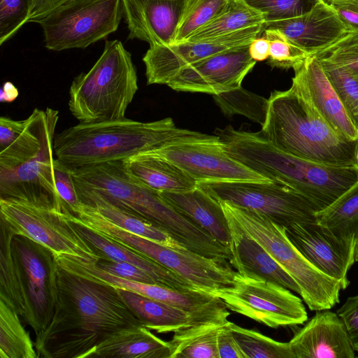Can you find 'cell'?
<instances>
[{
	"mask_svg": "<svg viewBox=\"0 0 358 358\" xmlns=\"http://www.w3.org/2000/svg\"><path fill=\"white\" fill-rule=\"evenodd\" d=\"M270 40L264 36L253 39L249 45L251 57L256 62L264 61L269 57Z\"/></svg>",
	"mask_w": 358,
	"mask_h": 358,
	"instance_id": "681fc988",
	"label": "cell"
},
{
	"mask_svg": "<svg viewBox=\"0 0 358 358\" xmlns=\"http://www.w3.org/2000/svg\"><path fill=\"white\" fill-rule=\"evenodd\" d=\"M227 219L231 236L229 263L237 272L243 276L275 282L300 294L297 283L266 250L233 220Z\"/></svg>",
	"mask_w": 358,
	"mask_h": 358,
	"instance_id": "cb8c5ba5",
	"label": "cell"
},
{
	"mask_svg": "<svg viewBox=\"0 0 358 358\" xmlns=\"http://www.w3.org/2000/svg\"><path fill=\"white\" fill-rule=\"evenodd\" d=\"M66 220L70 222L77 234L101 258H107L134 265L148 273L155 280L156 283L159 285L185 292L200 291L179 275L151 259L110 240L85 226L75 222Z\"/></svg>",
	"mask_w": 358,
	"mask_h": 358,
	"instance_id": "d4e9b609",
	"label": "cell"
},
{
	"mask_svg": "<svg viewBox=\"0 0 358 358\" xmlns=\"http://www.w3.org/2000/svg\"><path fill=\"white\" fill-rule=\"evenodd\" d=\"M95 264L103 271L120 278L146 283L157 284L145 271L131 264L101 258Z\"/></svg>",
	"mask_w": 358,
	"mask_h": 358,
	"instance_id": "ee69618b",
	"label": "cell"
},
{
	"mask_svg": "<svg viewBox=\"0 0 358 358\" xmlns=\"http://www.w3.org/2000/svg\"><path fill=\"white\" fill-rule=\"evenodd\" d=\"M85 226L157 262L202 292L211 294L231 285L237 273L228 260L207 257L187 249L172 248L133 234L96 210L87 216Z\"/></svg>",
	"mask_w": 358,
	"mask_h": 358,
	"instance_id": "9c48e42d",
	"label": "cell"
},
{
	"mask_svg": "<svg viewBox=\"0 0 358 358\" xmlns=\"http://www.w3.org/2000/svg\"><path fill=\"white\" fill-rule=\"evenodd\" d=\"M119 292L143 327L157 333H174L202 324L187 313L165 303L125 289H119Z\"/></svg>",
	"mask_w": 358,
	"mask_h": 358,
	"instance_id": "f1b7e54d",
	"label": "cell"
},
{
	"mask_svg": "<svg viewBox=\"0 0 358 358\" xmlns=\"http://www.w3.org/2000/svg\"><path fill=\"white\" fill-rule=\"evenodd\" d=\"M228 322L194 324L173 333L171 358H219L217 336Z\"/></svg>",
	"mask_w": 358,
	"mask_h": 358,
	"instance_id": "4dcf8cb0",
	"label": "cell"
},
{
	"mask_svg": "<svg viewBox=\"0 0 358 358\" xmlns=\"http://www.w3.org/2000/svg\"><path fill=\"white\" fill-rule=\"evenodd\" d=\"M285 231L315 268L340 282L343 289L348 287V273L355 262V239L341 236L317 221L294 224Z\"/></svg>",
	"mask_w": 358,
	"mask_h": 358,
	"instance_id": "2e32d148",
	"label": "cell"
},
{
	"mask_svg": "<svg viewBox=\"0 0 358 358\" xmlns=\"http://www.w3.org/2000/svg\"><path fill=\"white\" fill-rule=\"evenodd\" d=\"M198 186L218 201L261 213L284 227L316 222L315 207L296 190L268 181L199 182Z\"/></svg>",
	"mask_w": 358,
	"mask_h": 358,
	"instance_id": "7c38bea8",
	"label": "cell"
},
{
	"mask_svg": "<svg viewBox=\"0 0 358 358\" xmlns=\"http://www.w3.org/2000/svg\"><path fill=\"white\" fill-rule=\"evenodd\" d=\"M155 152L199 182L270 180L234 158L220 138L180 143Z\"/></svg>",
	"mask_w": 358,
	"mask_h": 358,
	"instance_id": "9a60e30c",
	"label": "cell"
},
{
	"mask_svg": "<svg viewBox=\"0 0 358 358\" xmlns=\"http://www.w3.org/2000/svg\"><path fill=\"white\" fill-rule=\"evenodd\" d=\"M54 173L57 194L65 208L74 213L78 210L80 201L76 191L72 171L55 158Z\"/></svg>",
	"mask_w": 358,
	"mask_h": 358,
	"instance_id": "7bdbcfd3",
	"label": "cell"
},
{
	"mask_svg": "<svg viewBox=\"0 0 358 358\" xmlns=\"http://www.w3.org/2000/svg\"><path fill=\"white\" fill-rule=\"evenodd\" d=\"M57 122L49 128L39 153L10 170H0V197H50L62 205L55 186L53 144Z\"/></svg>",
	"mask_w": 358,
	"mask_h": 358,
	"instance_id": "ffe728a7",
	"label": "cell"
},
{
	"mask_svg": "<svg viewBox=\"0 0 358 358\" xmlns=\"http://www.w3.org/2000/svg\"><path fill=\"white\" fill-rule=\"evenodd\" d=\"M294 358H354L345 327L329 309L318 310L289 342Z\"/></svg>",
	"mask_w": 358,
	"mask_h": 358,
	"instance_id": "7402d4cb",
	"label": "cell"
},
{
	"mask_svg": "<svg viewBox=\"0 0 358 358\" xmlns=\"http://www.w3.org/2000/svg\"><path fill=\"white\" fill-rule=\"evenodd\" d=\"M68 0H33L29 22H36L45 17Z\"/></svg>",
	"mask_w": 358,
	"mask_h": 358,
	"instance_id": "c3c4849f",
	"label": "cell"
},
{
	"mask_svg": "<svg viewBox=\"0 0 358 358\" xmlns=\"http://www.w3.org/2000/svg\"><path fill=\"white\" fill-rule=\"evenodd\" d=\"M190 0H121L128 38L150 45L174 43L176 32Z\"/></svg>",
	"mask_w": 358,
	"mask_h": 358,
	"instance_id": "d6986e66",
	"label": "cell"
},
{
	"mask_svg": "<svg viewBox=\"0 0 358 358\" xmlns=\"http://www.w3.org/2000/svg\"><path fill=\"white\" fill-rule=\"evenodd\" d=\"M329 5L345 26L358 33V0L334 1Z\"/></svg>",
	"mask_w": 358,
	"mask_h": 358,
	"instance_id": "7dc6e473",
	"label": "cell"
},
{
	"mask_svg": "<svg viewBox=\"0 0 358 358\" xmlns=\"http://www.w3.org/2000/svg\"><path fill=\"white\" fill-rule=\"evenodd\" d=\"M336 313L345 327L355 351L358 352V295L348 298Z\"/></svg>",
	"mask_w": 358,
	"mask_h": 358,
	"instance_id": "f6af8a7d",
	"label": "cell"
},
{
	"mask_svg": "<svg viewBox=\"0 0 358 358\" xmlns=\"http://www.w3.org/2000/svg\"><path fill=\"white\" fill-rule=\"evenodd\" d=\"M246 45L225 50L180 71L167 84L179 92L218 94L241 87L256 64Z\"/></svg>",
	"mask_w": 358,
	"mask_h": 358,
	"instance_id": "e0dca14e",
	"label": "cell"
},
{
	"mask_svg": "<svg viewBox=\"0 0 358 358\" xmlns=\"http://www.w3.org/2000/svg\"><path fill=\"white\" fill-rule=\"evenodd\" d=\"M292 86L295 87L338 134L358 139L356 129L336 91L315 55L295 68Z\"/></svg>",
	"mask_w": 358,
	"mask_h": 358,
	"instance_id": "603a6c76",
	"label": "cell"
},
{
	"mask_svg": "<svg viewBox=\"0 0 358 358\" xmlns=\"http://www.w3.org/2000/svg\"><path fill=\"white\" fill-rule=\"evenodd\" d=\"M348 1V0H328V1L327 3L329 4L334 1Z\"/></svg>",
	"mask_w": 358,
	"mask_h": 358,
	"instance_id": "db71d44e",
	"label": "cell"
},
{
	"mask_svg": "<svg viewBox=\"0 0 358 358\" xmlns=\"http://www.w3.org/2000/svg\"><path fill=\"white\" fill-rule=\"evenodd\" d=\"M213 96L224 115H242L262 127L264 124L268 112V99L241 87Z\"/></svg>",
	"mask_w": 358,
	"mask_h": 358,
	"instance_id": "e575fe53",
	"label": "cell"
},
{
	"mask_svg": "<svg viewBox=\"0 0 358 358\" xmlns=\"http://www.w3.org/2000/svg\"><path fill=\"white\" fill-rule=\"evenodd\" d=\"M58 296L52 318L36 336L38 358H87L115 333L143 327L119 289L58 265Z\"/></svg>",
	"mask_w": 358,
	"mask_h": 358,
	"instance_id": "6da1fadb",
	"label": "cell"
},
{
	"mask_svg": "<svg viewBox=\"0 0 358 358\" xmlns=\"http://www.w3.org/2000/svg\"><path fill=\"white\" fill-rule=\"evenodd\" d=\"M330 60L358 77V33L352 31L315 55Z\"/></svg>",
	"mask_w": 358,
	"mask_h": 358,
	"instance_id": "b9f144b4",
	"label": "cell"
},
{
	"mask_svg": "<svg viewBox=\"0 0 358 358\" xmlns=\"http://www.w3.org/2000/svg\"><path fill=\"white\" fill-rule=\"evenodd\" d=\"M317 1H324L326 3L328 1V0H317Z\"/></svg>",
	"mask_w": 358,
	"mask_h": 358,
	"instance_id": "11a10c76",
	"label": "cell"
},
{
	"mask_svg": "<svg viewBox=\"0 0 358 358\" xmlns=\"http://www.w3.org/2000/svg\"><path fill=\"white\" fill-rule=\"evenodd\" d=\"M211 294L220 298L228 310L271 328L303 324L308 320L301 299L289 289L238 272L231 285Z\"/></svg>",
	"mask_w": 358,
	"mask_h": 358,
	"instance_id": "4fadbf2b",
	"label": "cell"
},
{
	"mask_svg": "<svg viewBox=\"0 0 358 358\" xmlns=\"http://www.w3.org/2000/svg\"><path fill=\"white\" fill-rule=\"evenodd\" d=\"M264 31L278 34L306 52L316 55L352 32L331 5L319 1L299 16L265 22Z\"/></svg>",
	"mask_w": 358,
	"mask_h": 358,
	"instance_id": "ac0fdd59",
	"label": "cell"
},
{
	"mask_svg": "<svg viewBox=\"0 0 358 358\" xmlns=\"http://www.w3.org/2000/svg\"><path fill=\"white\" fill-rule=\"evenodd\" d=\"M124 162L134 177L159 192H185L198 186V182L178 165L155 152L138 155Z\"/></svg>",
	"mask_w": 358,
	"mask_h": 358,
	"instance_id": "83f0119b",
	"label": "cell"
},
{
	"mask_svg": "<svg viewBox=\"0 0 358 358\" xmlns=\"http://www.w3.org/2000/svg\"><path fill=\"white\" fill-rule=\"evenodd\" d=\"M34 348L20 316L0 299V358H38Z\"/></svg>",
	"mask_w": 358,
	"mask_h": 358,
	"instance_id": "d6a6232c",
	"label": "cell"
},
{
	"mask_svg": "<svg viewBox=\"0 0 358 358\" xmlns=\"http://www.w3.org/2000/svg\"><path fill=\"white\" fill-rule=\"evenodd\" d=\"M228 321L220 329L217 336L219 358H245L236 341Z\"/></svg>",
	"mask_w": 358,
	"mask_h": 358,
	"instance_id": "bcb514c9",
	"label": "cell"
},
{
	"mask_svg": "<svg viewBox=\"0 0 358 358\" xmlns=\"http://www.w3.org/2000/svg\"><path fill=\"white\" fill-rule=\"evenodd\" d=\"M355 261L358 262V238L357 240L355 247Z\"/></svg>",
	"mask_w": 358,
	"mask_h": 358,
	"instance_id": "816d5d0a",
	"label": "cell"
},
{
	"mask_svg": "<svg viewBox=\"0 0 358 358\" xmlns=\"http://www.w3.org/2000/svg\"><path fill=\"white\" fill-rule=\"evenodd\" d=\"M19 95L17 88L10 82L3 83L0 92V101L2 103H11L15 101Z\"/></svg>",
	"mask_w": 358,
	"mask_h": 358,
	"instance_id": "f907efd6",
	"label": "cell"
},
{
	"mask_svg": "<svg viewBox=\"0 0 358 358\" xmlns=\"http://www.w3.org/2000/svg\"><path fill=\"white\" fill-rule=\"evenodd\" d=\"M317 58L348 115L358 130V77L330 60Z\"/></svg>",
	"mask_w": 358,
	"mask_h": 358,
	"instance_id": "8d00e7d4",
	"label": "cell"
},
{
	"mask_svg": "<svg viewBox=\"0 0 358 358\" xmlns=\"http://www.w3.org/2000/svg\"><path fill=\"white\" fill-rule=\"evenodd\" d=\"M160 193L178 211L230 250L229 222L217 199L199 186L185 192Z\"/></svg>",
	"mask_w": 358,
	"mask_h": 358,
	"instance_id": "484cf974",
	"label": "cell"
},
{
	"mask_svg": "<svg viewBox=\"0 0 358 358\" xmlns=\"http://www.w3.org/2000/svg\"><path fill=\"white\" fill-rule=\"evenodd\" d=\"M230 0H190L178 26L173 43L187 41L216 18Z\"/></svg>",
	"mask_w": 358,
	"mask_h": 358,
	"instance_id": "74e56055",
	"label": "cell"
},
{
	"mask_svg": "<svg viewBox=\"0 0 358 358\" xmlns=\"http://www.w3.org/2000/svg\"><path fill=\"white\" fill-rule=\"evenodd\" d=\"M215 134L229 154L264 178L285 185L306 197L317 212L324 210L358 181L355 166L315 162L275 148L262 132L217 128Z\"/></svg>",
	"mask_w": 358,
	"mask_h": 358,
	"instance_id": "3957f363",
	"label": "cell"
},
{
	"mask_svg": "<svg viewBox=\"0 0 358 358\" xmlns=\"http://www.w3.org/2000/svg\"><path fill=\"white\" fill-rule=\"evenodd\" d=\"M145 327L119 331L100 343L87 358H171L169 341Z\"/></svg>",
	"mask_w": 358,
	"mask_h": 358,
	"instance_id": "4316f807",
	"label": "cell"
},
{
	"mask_svg": "<svg viewBox=\"0 0 358 358\" xmlns=\"http://www.w3.org/2000/svg\"><path fill=\"white\" fill-rule=\"evenodd\" d=\"M0 299L12 306L36 336L54 315L58 264L52 252L1 220Z\"/></svg>",
	"mask_w": 358,
	"mask_h": 358,
	"instance_id": "277c9868",
	"label": "cell"
},
{
	"mask_svg": "<svg viewBox=\"0 0 358 358\" xmlns=\"http://www.w3.org/2000/svg\"><path fill=\"white\" fill-rule=\"evenodd\" d=\"M264 22L262 13L244 0H230L225 9L216 18L185 41H205Z\"/></svg>",
	"mask_w": 358,
	"mask_h": 358,
	"instance_id": "1f68e13d",
	"label": "cell"
},
{
	"mask_svg": "<svg viewBox=\"0 0 358 358\" xmlns=\"http://www.w3.org/2000/svg\"><path fill=\"white\" fill-rule=\"evenodd\" d=\"M262 34L270 40L268 63L273 67L294 69L310 56L278 34L267 31Z\"/></svg>",
	"mask_w": 358,
	"mask_h": 358,
	"instance_id": "60d3db41",
	"label": "cell"
},
{
	"mask_svg": "<svg viewBox=\"0 0 358 358\" xmlns=\"http://www.w3.org/2000/svg\"><path fill=\"white\" fill-rule=\"evenodd\" d=\"M76 191L99 194L158 227L187 249L211 257L217 241L127 169L124 161L71 169Z\"/></svg>",
	"mask_w": 358,
	"mask_h": 358,
	"instance_id": "5b68a950",
	"label": "cell"
},
{
	"mask_svg": "<svg viewBox=\"0 0 358 358\" xmlns=\"http://www.w3.org/2000/svg\"><path fill=\"white\" fill-rule=\"evenodd\" d=\"M77 193L81 203L93 207L120 228L165 246L187 249L158 227L113 203L103 196L92 192Z\"/></svg>",
	"mask_w": 358,
	"mask_h": 358,
	"instance_id": "f546056e",
	"label": "cell"
},
{
	"mask_svg": "<svg viewBox=\"0 0 358 358\" xmlns=\"http://www.w3.org/2000/svg\"><path fill=\"white\" fill-rule=\"evenodd\" d=\"M59 111L34 108L25 119L0 117V170H10L29 161L41 151L46 134L59 120Z\"/></svg>",
	"mask_w": 358,
	"mask_h": 358,
	"instance_id": "44dd1931",
	"label": "cell"
},
{
	"mask_svg": "<svg viewBox=\"0 0 358 358\" xmlns=\"http://www.w3.org/2000/svg\"><path fill=\"white\" fill-rule=\"evenodd\" d=\"M219 202L225 216L257 241L294 279L310 310L331 309L339 302L341 283L315 268L289 240L284 227L257 212Z\"/></svg>",
	"mask_w": 358,
	"mask_h": 358,
	"instance_id": "ba28073f",
	"label": "cell"
},
{
	"mask_svg": "<svg viewBox=\"0 0 358 358\" xmlns=\"http://www.w3.org/2000/svg\"><path fill=\"white\" fill-rule=\"evenodd\" d=\"M229 327L245 358H294L290 345L230 322Z\"/></svg>",
	"mask_w": 358,
	"mask_h": 358,
	"instance_id": "d590c367",
	"label": "cell"
},
{
	"mask_svg": "<svg viewBox=\"0 0 358 358\" xmlns=\"http://www.w3.org/2000/svg\"><path fill=\"white\" fill-rule=\"evenodd\" d=\"M268 99L261 132L272 145L315 162L355 166L358 139L336 132L295 87L274 91Z\"/></svg>",
	"mask_w": 358,
	"mask_h": 358,
	"instance_id": "8992f818",
	"label": "cell"
},
{
	"mask_svg": "<svg viewBox=\"0 0 358 358\" xmlns=\"http://www.w3.org/2000/svg\"><path fill=\"white\" fill-rule=\"evenodd\" d=\"M122 15L121 0H68L38 20L47 49L85 48L115 32Z\"/></svg>",
	"mask_w": 358,
	"mask_h": 358,
	"instance_id": "8fae6325",
	"label": "cell"
},
{
	"mask_svg": "<svg viewBox=\"0 0 358 358\" xmlns=\"http://www.w3.org/2000/svg\"><path fill=\"white\" fill-rule=\"evenodd\" d=\"M138 89L131 53L120 41H106L93 66L73 80L69 109L80 123L124 118Z\"/></svg>",
	"mask_w": 358,
	"mask_h": 358,
	"instance_id": "52a82bcc",
	"label": "cell"
},
{
	"mask_svg": "<svg viewBox=\"0 0 358 358\" xmlns=\"http://www.w3.org/2000/svg\"><path fill=\"white\" fill-rule=\"evenodd\" d=\"M62 206L50 197H0V218L16 234L24 235L50 249L96 262L94 250L62 215Z\"/></svg>",
	"mask_w": 358,
	"mask_h": 358,
	"instance_id": "30bf717a",
	"label": "cell"
},
{
	"mask_svg": "<svg viewBox=\"0 0 358 358\" xmlns=\"http://www.w3.org/2000/svg\"><path fill=\"white\" fill-rule=\"evenodd\" d=\"M219 136L176 127L171 117L140 122L126 117L78 123L55 135V157L70 169L124 161L131 157Z\"/></svg>",
	"mask_w": 358,
	"mask_h": 358,
	"instance_id": "7a4b0ae2",
	"label": "cell"
},
{
	"mask_svg": "<svg viewBox=\"0 0 358 358\" xmlns=\"http://www.w3.org/2000/svg\"><path fill=\"white\" fill-rule=\"evenodd\" d=\"M355 166L358 169V145H357V154H356V164H355Z\"/></svg>",
	"mask_w": 358,
	"mask_h": 358,
	"instance_id": "f5cc1de1",
	"label": "cell"
},
{
	"mask_svg": "<svg viewBox=\"0 0 358 358\" xmlns=\"http://www.w3.org/2000/svg\"><path fill=\"white\" fill-rule=\"evenodd\" d=\"M317 221L338 235L358 238V181L327 208L316 213Z\"/></svg>",
	"mask_w": 358,
	"mask_h": 358,
	"instance_id": "836d02e7",
	"label": "cell"
},
{
	"mask_svg": "<svg viewBox=\"0 0 358 358\" xmlns=\"http://www.w3.org/2000/svg\"><path fill=\"white\" fill-rule=\"evenodd\" d=\"M33 0H0V45L29 22Z\"/></svg>",
	"mask_w": 358,
	"mask_h": 358,
	"instance_id": "ab89813d",
	"label": "cell"
},
{
	"mask_svg": "<svg viewBox=\"0 0 358 358\" xmlns=\"http://www.w3.org/2000/svg\"><path fill=\"white\" fill-rule=\"evenodd\" d=\"M263 24L198 42L150 45L143 57L147 85H167L180 71L194 63L225 50L250 44L263 33Z\"/></svg>",
	"mask_w": 358,
	"mask_h": 358,
	"instance_id": "5bb4252c",
	"label": "cell"
},
{
	"mask_svg": "<svg viewBox=\"0 0 358 358\" xmlns=\"http://www.w3.org/2000/svg\"><path fill=\"white\" fill-rule=\"evenodd\" d=\"M264 15L265 22L295 17L310 10L317 0H244ZM264 22V23H265Z\"/></svg>",
	"mask_w": 358,
	"mask_h": 358,
	"instance_id": "f35d334b",
	"label": "cell"
}]
</instances>
